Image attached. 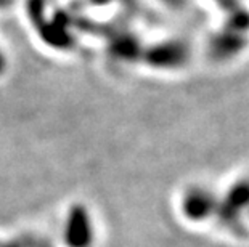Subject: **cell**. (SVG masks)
Returning <instances> with one entry per match:
<instances>
[{
    "instance_id": "6da1fadb",
    "label": "cell",
    "mask_w": 249,
    "mask_h": 247,
    "mask_svg": "<svg viewBox=\"0 0 249 247\" xmlns=\"http://www.w3.org/2000/svg\"><path fill=\"white\" fill-rule=\"evenodd\" d=\"M217 206L214 193L206 186H190L183 193L182 210L192 222H204L214 214Z\"/></svg>"
},
{
    "instance_id": "7a4b0ae2",
    "label": "cell",
    "mask_w": 249,
    "mask_h": 247,
    "mask_svg": "<svg viewBox=\"0 0 249 247\" xmlns=\"http://www.w3.org/2000/svg\"><path fill=\"white\" fill-rule=\"evenodd\" d=\"M235 2H236V3H246L248 0H235Z\"/></svg>"
}]
</instances>
